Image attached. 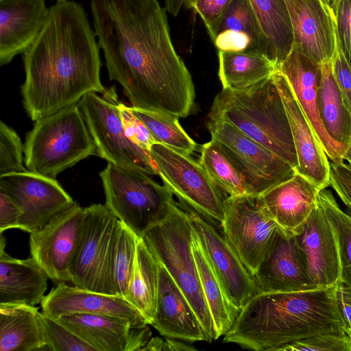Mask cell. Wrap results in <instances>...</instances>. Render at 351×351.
Segmentation results:
<instances>
[{
	"label": "cell",
	"mask_w": 351,
	"mask_h": 351,
	"mask_svg": "<svg viewBox=\"0 0 351 351\" xmlns=\"http://www.w3.org/2000/svg\"><path fill=\"white\" fill-rule=\"evenodd\" d=\"M90 10L109 77L132 107L186 117L195 106L194 84L158 1L90 0Z\"/></svg>",
	"instance_id": "6da1fadb"
},
{
	"label": "cell",
	"mask_w": 351,
	"mask_h": 351,
	"mask_svg": "<svg viewBox=\"0 0 351 351\" xmlns=\"http://www.w3.org/2000/svg\"><path fill=\"white\" fill-rule=\"evenodd\" d=\"M25 78L23 107L36 121L77 104L89 93L108 91L100 80L101 62L84 8L56 0L31 47L23 54Z\"/></svg>",
	"instance_id": "7a4b0ae2"
},
{
	"label": "cell",
	"mask_w": 351,
	"mask_h": 351,
	"mask_svg": "<svg viewBox=\"0 0 351 351\" xmlns=\"http://www.w3.org/2000/svg\"><path fill=\"white\" fill-rule=\"evenodd\" d=\"M337 285L258 292L241 309L223 342L255 351H277L311 337L346 333L336 298Z\"/></svg>",
	"instance_id": "3957f363"
},
{
	"label": "cell",
	"mask_w": 351,
	"mask_h": 351,
	"mask_svg": "<svg viewBox=\"0 0 351 351\" xmlns=\"http://www.w3.org/2000/svg\"><path fill=\"white\" fill-rule=\"evenodd\" d=\"M208 119L229 122L296 169L289 122L273 76L247 88H222Z\"/></svg>",
	"instance_id": "277c9868"
},
{
	"label": "cell",
	"mask_w": 351,
	"mask_h": 351,
	"mask_svg": "<svg viewBox=\"0 0 351 351\" xmlns=\"http://www.w3.org/2000/svg\"><path fill=\"white\" fill-rule=\"evenodd\" d=\"M91 155L96 147L78 103L36 121L24 145L27 170L53 179Z\"/></svg>",
	"instance_id": "5b68a950"
},
{
	"label": "cell",
	"mask_w": 351,
	"mask_h": 351,
	"mask_svg": "<svg viewBox=\"0 0 351 351\" xmlns=\"http://www.w3.org/2000/svg\"><path fill=\"white\" fill-rule=\"evenodd\" d=\"M193 226L189 212L174 202L167 217L143 239L184 293L200 322L206 341L211 342L216 340L215 326L193 252Z\"/></svg>",
	"instance_id": "8992f818"
},
{
	"label": "cell",
	"mask_w": 351,
	"mask_h": 351,
	"mask_svg": "<svg viewBox=\"0 0 351 351\" xmlns=\"http://www.w3.org/2000/svg\"><path fill=\"white\" fill-rule=\"evenodd\" d=\"M99 176L106 204L139 239L167 217L175 202L166 186L145 173L108 162Z\"/></svg>",
	"instance_id": "52a82bcc"
},
{
	"label": "cell",
	"mask_w": 351,
	"mask_h": 351,
	"mask_svg": "<svg viewBox=\"0 0 351 351\" xmlns=\"http://www.w3.org/2000/svg\"><path fill=\"white\" fill-rule=\"evenodd\" d=\"M99 97L89 93L78 102L96 147V155L119 167L158 175L149 152L133 142L125 130L114 91Z\"/></svg>",
	"instance_id": "ba28073f"
},
{
	"label": "cell",
	"mask_w": 351,
	"mask_h": 351,
	"mask_svg": "<svg viewBox=\"0 0 351 351\" xmlns=\"http://www.w3.org/2000/svg\"><path fill=\"white\" fill-rule=\"evenodd\" d=\"M149 152L164 185L183 205L221 223L225 198L198 162L160 143L153 144Z\"/></svg>",
	"instance_id": "9c48e42d"
},
{
	"label": "cell",
	"mask_w": 351,
	"mask_h": 351,
	"mask_svg": "<svg viewBox=\"0 0 351 351\" xmlns=\"http://www.w3.org/2000/svg\"><path fill=\"white\" fill-rule=\"evenodd\" d=\"M220 224L224 237L254 276L274 243L278 226L264 213L253 194L225 198Z\"/></svg>",
	"instance_id": "30bf717a"
},
{
	"label": "cell",
	"mask_w": 351,
	"mask_h": 351,
	"mask_svg": "<svg viewBox=\"0 0 351 351\" xmlns=\"http://www.w3.org/2000/svg\"><path fill=\"white\" fill-rule=\"evenodd\" d=\"M119 223L106 204L85 208L84 220L70 268L71 282L74 286L108 294V257Z\"/></svg>",
	"instance_id": "8fae6325"
},
{
	"label": "cell",
	"mask_w": 351,
	"mask_h": 351,
	"mask_svg": "<svg viewBox=\"0 0 351 351\" xmlns=\"http://www.w3.org/2000/svg\"><path fill=\"white\" fill-rule=\"evenodd\" d=\"M0 190L21 210L17 228L29 233L75 202L56 179L29 170L1 176Z\"/></svg>",
	"instance_id": "7c38bea8"
},
{
	"label": "cell",
	"mask_w": 351,
	"mask_h": 351,
	"mask_svg": "<svg viewBox=\"0 0 351 351\" xmlns=\"http://www.w3.org/2000/svg\"><path fill=\"white\" fill-rule=\"evenodd\" d=\"M207 128L239 165L253 195L289 177L295 170L228 121L208 119Z\"/></svg>",
	"instance_id": "4fadbf2b"
},
{
	"label": "cell",
	"mask_w": 351,
	"mask_h": 351,
	"mask_svg": "<svg viewBox=\"0 0 351 351\" xmlns=\"http://www.w3.org/2000/svg\"><path fill=\"white\" fill-rule=\"evenodd\" d=\"M84 217L85 208L74 202L40 230L30 233L31 256L51 280L71 282L70 268Z\"/></svg>",
	"instance_id": "5bb4252c"
},
{
	"label": "cell",
	"mask_w": 351,
	"mask_h": 351,
	"mask_svg": "<svg viewBox=\"0 0 351 351\" xmlns=\"http://www.w3.org/2000/svg\"><path fill=\"white\" fill-rule=\"evenodd\" d=\"M185 208L228 300L239 313L245 304L258 293L254 276L223 234L209 220L189 207Z\"/></svg>",
	"instance_id": "9a60e30c"
},
{
	"label": "cell",
	"mask_w": 351,
	"mask_h": 351,
	"mask_svg": "<svg viewBox=\"0 0 351 351\" xmlns=\"http://www.w3.org/2000/svg\"><path fill=\"white\" fill-rule=\"evenodd\" d=\"M321 65L293 47L291 52L278 66L290 84L295 97L330 161L336 165L344 162L348 144L333 139L324 129L321 121L317 88Z\"/></svg>",
	"instance_id": "2e32d148"
},
{
	"label": "cell",
	"mask_w": 351,
	"mask_h": 351,
	"mask_svg": "<svg viewBox=\"0 0 351 351\" xmlns=\"http://www.w3.org/2000/svg\"><path fill=\"white\" fill-rule=\"evenodd\" d=\"M304 258L308 275L317 288L336 286L341 267L333 228L318 205L305 222L293 232Z\"/></svg>",
	"instance_id": "e0dca14e"
},
{
	"label": "cell",
	"mask_w": 351,
	"mask_h": 351,
	"mask_svg": "<svg viewBox=\"0 0 351 351\" xmlns=\"http://www.w3.org/2000/svg\"><path fill=\"white\" fill-rule=\"evenodd\" d=\"M96 351H141L152 338L149 324L106 315L73 313L54 319Z\"/></svg>",
	"instance_id": "ac0fdd59"
},
{
	"label": "cell",
	"mask_w": 351,
	"mask_h": 351,
	"mask_svg": "<svg viewBox=\"0 0 351 351\" xmlns=\"http://www.w3.org/2000/svg\"><path fill=\"white\" fill-rule=\"evenodd\" d=\"M282 98L298 158L295 171L320 191L330 186V161L301 108L293 89L278 70L273 75Z\"/></svg>",
	"instance_id": "d6986e66"
},
{
	"label": "cell",
	"mask_w": 351,
	"mask_h": 351,
	"mask_svg": "<svg viewBox=\"0 0 351 351\" xmlns=\"http://www.w3.org/2000/svg\"><path fill=\"white\" fill-rule=\"evenodd\" d=\"M293 36V47L318 64L332 60L336 32L331 6L326 0H285Z\"/></svg>",
	"instance_id": "ffe728a7"
},
{
	"label": "cell",
	"mask_w": 351,
	"mask_h": 351,
	"mask_svg": "<svg viewBox=\"0 0 351 351\" xmlns=\"http://www.w3.org/2000/svg\"><path fill=\"white\" fill-rule=\"evenodd\" d=\"M254 278L258 293L317 288L308 277L304 258L293 234L280 227L268 254Z\"/></svg>",
	"instance_id": "44dd1931"
},
{
	"label": "cell",
	"mask_w": 351,
	"mask_h": 351,
	"mask_svg": "<svg viewBox=\"0 0 351 351\" xmlns=\"http://www.w3.org/2000/svg\"><path fill=\"white\" fill-rule=\"evenodd\" d=\"M320 190L298 172L257 195L264 213L280 228L294 232L317 206Z\"/></svg>",
	"instance_id": "7402d4cb"
},
{
	"label": "cell",
	"mask_w": 351,
	"mask_h": 351,
	"mask_svg": "<svg viewBox=\"0 0 351 351\" xmlns=\"http://www.w3.org/2000/svg\"><path fill=\"white\" fill-rule=\"evenodd\" d=\"M42 312L57 319L64 315L89 313L119 317L134 325L147 324L143 315L124 298L97 293L60 282L45 295Z\"/></svg>",
	"instance_id": "603a6c76"
},
{
	"label": "cell",
	"mask_w": 351,
	"mask_h": 351,
	"mask_svg": "<svg viewBox=\"0 0 351 351\" xmlns=\"http://www.w3.org/2000/svg\"><path fill=\"white\" fill-rule=\"evenodd\" d=\"M45 0H0V64L23 54L34 43L48 16Z\"/></svg>",
	"instance_id": "cb8c5ba5"
},
{
	"label": "cell",
	"mask_w": 351,
	"mask_h": 351,
	"mask_svg": "<svg viewBox=\"0 0 351 351\" xmlns=\"http://www.w3.org/2000/svg\"><path fill=\"white\" fill-rule=\"evenodd\" d=\"M151 326L165 337L190 343L206 341L205 332L192 306L160 263L156 308Z\"/></svg>",
	"instance_id": "d4e9b609"
},
{
	"label": "cell",
	"mask_w": 351,
	"mask_h": 351,
	"mask_svg": "<svg viewBox=\"0 0 351 351\" xmlns=\"http://www.w3.org/2000/svg\"><path fill=\"white\" fill-rule=\"evenodd\" d=\"M0 241V306L40 303L47 288V274L32 256L26 259L9 256L2 233Z\"/></svg>",
	"instance_id": "484cf974"
},
{
	"label": "cell",
	"mask_w": 351,
	"mask_h": 351,
	"mask_svg": "<svg viewBox=\"0 0 351 351\" xmlns=\"http://www.w3.org/2000/svg\"><path fill=\"white\" fill-rule=\"evenodd\" d=\"M40 313L34 306H0V351L45 349Z\"/></svg>",
	"instance_id": "4316f807"
},
{
	"label": "cell",
	"mask_w": 351,
	"mask_h": 351,
	"mask_svg": "<svg viewBox=\"0 0 351 351\" xmlns=\"http://www.w3.org/2000/svg\"><path fill=\"white\" fill-rule=\"evenodd\" d=\"M159 262L139 239L125 299L149 325L154 322L158 289Z\"/></svg>",
	"instance_id": "83f0119b"
},
{
	"label": "cell",
	"mask_w": 351,
	"mask_h": 351,
	"mask_svg": "<svg viewBox=\"0 0 351 351\" xmlns=\"http://www.w3.org/2000/svg\"><path fill=\"white\" fill-rule=\"evenodd\" d=\"M267 45V58L278 67L293 45L291 22L285 0H250Z\"/></svg>",
	"instance_id": "f1b7e54d"
},
{
	"label": "cell",
	"mask_w": 351,
	"mask_h": 351,
	"mask_svg": "<svg viewBox=\"0 0 351 351\" xmlns=\"http://www.w3.org/2000/svg\"><path fill=\"white\" fill-rule=\"evenodd\" d=\"M193 252L217 340L232 327L239 311L228 300L210 261L193 228Z\"/></svg>",
	"instance_id": "f546056e"
},
{
	"label": "cell",
	"mask_w": 351,
	"mask_h": 351,
	"mask_svg": "<svg viewBox=\"0 0 351 351\" xmlns=\"http://www.w3.org/2000/svg\"><path fill=\"white\" fill-rule=\"evenodd\" d=\"M219 77L223 88H243L271 77L278 70L265 55L219 51Z\"/></svg>",
	"instance_id": "4dcf8cb0"
},
{
	"label": "cell",
	"mask_w": 351,
	"mask_h": 351,
	"mask_svg": "<svg viewBox=\"0 0 351 351\" xmlns=\"http://www.w3.org/2000/svg\"><path fill=\"white\" fill-rule=\"evenodd\" d=\"M317 104L327 133L335 141L348 144L351 141V114L335 79L331 61L321 65Z\"/></svg>",
	"instance_id": "1f68e13d"
},
{
	"label": "cell",
	"mask_w": 351,
	"mask_h": 351,
	"mask_svg": "<svg viewBox=\"0 0 351 351\" xmlns=\"http://www.w3.org/2000/svg\"><path fill=\"white\" fill-rule=\"evenodd\" d=\"M198 162L216 186L228 196L252 194L237 162L215 138L203 145Z\"/></svg>",
	"instance_id": "d6a6232c"
},
{
	"label": "cell",
	"mask_w": 351,
	"mask_h": 351,
	"mask_svg": "<svg viewBox=\"0 0 351 351\" xmlns=\"http://www.w3.org/2000/svg\"><path fill=\"white\" fill-rule=\"evenodd\" d=\"M139 238L120 221L112 239L108 263L109 295L125 298Z\"/></svg>",
	"instance_id": "836d02e7"
},
{
	"label": "cell",
	"mask_w": 351,
	"mask_h": 351,
	"mask_svg": "<svg viewBox=\"0 0 351 351\" xmlns=\"http://www.w3.org/2000/svg\"><path fill=\"white\" fill-rule=\"evenodd\" d=\"M130 109L149 130L156 143L188 155L196 150V143L182 128L178 118L132 106Z\"/></svg>",
	"instance_id": "e575fe53"
},
{
	"label": "cell",
	"mask_w": 351,
	"mask_h": 351,
	"mask_svg": "<svg viewBox=\"0 0 351 351\" xmlns=\"http://www.w3.org/2000/svg\"><path fill=\"white\" fill-rule=\"evenodd\" d=\"M317 204L326 214L337 237L341 261V282L351 287V214L343 210L329 189L319 191Z\"/></svg>",
	"instance_id": "d590c367"
},
{
	"label": "cell",
	"mask_w": 351,
	"mask_h": 351,
	"mask_svg": "<svg viewBox=\"0 0 351 351\" xmlns=\"http://www.w3.org/2000/svg\"><path fill=\"white\" fill-rule=\"evenodd\" d=\"M225 30L247 34L251 40L249 51L267 57V45L250 0H232L223 15L218 32Z\"/></svg>",
	"instance_id": "8d00e7d4"
},
{
	"label": "cell",
	"mask_w": 351,
	"mask_h": 351,
	"mask_svg": "<svg viewBox=\"0 0 351 351\" xmlns=\"http://www.w3.org/2000/svg\"><path fill=\"white\" fill-rule=\"evenodd\" d=\"M45 349L53 351H96L70 329L56 319L40 313Z\"/></svg>",
	"instance_id": "74e56055"
},
{
	"label": "cell",
	"mask_w": 351,
	"mask_h": 351,
	"mask_svg": "<svg viewBox=\"0 0 351 351\" xmlns=\"http://www.w3.org/2000/svg\"><path fill=\"white\" fill-rule=\"evenodd\" d=\"M21 141L16 132L4 122H0V176L27 170L23 165Z\"/></svg>",
	"instance_id": "f35d334b"
},
{
	"label": "cell",
	"mask_w": 351,
	"mask_h": 351,
	"mask_svg": "<svg viewBox=\"0 0 351 351\" xmlns=\"http://www.w3.org/2000/svg\"><path fill=\"white\" fill-rule=\"evenodd\" d=\"M350 351L346 333L322 334L295 341L279 348L277 351Z\"/></svg>",
	"instance_id": "ab89813d"
},
{
	"label": "cell",
	"mask_w": 351,
	"mask_h": 351,
	"mask_svg": "<svg viewBox=\"0 0 351 351\" xmlns=\"http://www.w3.org/2000/svg\"><path fill=\"white\" fill-rule=\"evenodd\" d=\"M232 0H185L184 5L199 15L213 41L215 40L223 15Z\"/></svg>",
	"instance_id": "60d3db41"
},
{
	"label": "cell",
	"mask_w": 351,
	"mask_h": 351,
	"mask_svg": "<svg viewBox=\"0 0 351 351\" xmlns=\"http://www.w3.org/2000/svg\"><path fill=\"white\" fill-rule=\"evenodd\" d=\"M331 8L337 42L351 66V0H336Z\"/></svg>",
	"instance_id": "b9f144b4"
},
{
	"label": "cell",
	"mask_w": 351,
	"mask_h": 351,
	"mask_svg": "<svg viewBox=\"0 0 351 351\" xmlns=\"http://www.w3.org/2000/svg\"><path fill=\"white\" fill-rule=\"evenodd\" d=\"M123 126L128 136L147 151L156 143L146 126L132 113L130 107L119 102Z\"/></svg>",
	"instance_id": "7bdbcfd3"
},
{
	"label": "cell",
	"mask_w": 351,
	"mask_h": 351,
	"mask_svg": "<svg viewBox=\"0 0 351 351\" xmlns=\"http://www.w3.org/2000/svg\"><path fill=\"white\" fill-rule=\"evenodd\" d=\"M331 62L335 79L343 102L351 114V66L343 55L337 42Z\"/></svg>",
	"instance_id": "ee69618b"
},
{
	"label": "cell",
	"mask_w": 351,
	"mask_h": 351,
	"mask_svg": "<svg viewBox=\"0 0 351 351\" xmlns=\"http://www.w3.org/2000/svg\"><path fill=\"white\" fill-rule=\"evenodd\" d=\"M330 186L351 210V169L344 162L336 165L330 162Z\"/></svg>",
	"instance_id": "f6af8a7d"
},
{
	"label": "cell",
	"mask_w": 351,
	"mask_h": 351,
	"mask_svg": "<svg viewBox=\"0 0 351 351\" xmlns=\"http://www.w3.org/2000/svg\"><path fill=\"white\" fill-rule=\"evenodd\" d=\"M213 42L219 51H249L251 48V40L247 34L232 30L218 32Z\"/></svg>",
	"instance_id": "bcb514c9"
},
{
	"label": "cell",
	"mask_w": 351,
	"mask_h": 351,
	"mask_svg": "<svg viewBox=\"0 0 351 351\" xmlns=\"http://www.w3.org/2000/svg\"><path fill=\"white\" fill-rule=\"evenodd\" d=\"M21 210L14 201L0 190V232L17 228Z\"/></svg>",
	"instance_id": "7dc6e473"
},
{
	"label": "cell",
	"mask_w": 351,
	"mask_h": 351,
	"mask_svg": "<svg viewBox=\"0 0 351 351\" xmlns=\"http://www.w3.org/2000/svg\"><path fill=\"white\" fill-rule=\"evenodd\" d=\"M336 298L346 332H351V287L340 281L336 287Z\"/></svg>",
	"instance_id": "c3c4849f"
},
{
	"label": "cell",
	"mask_w": 351,
	"mask_h": 351,
	"mask_svg": "<svg viewBox=\"0 0 351 351\" xmlns=\"http://www.w3.org/2000/svg\"><path fill=\"white\" fill-rule=\"evenodd\" d=\"M165 351H191L196 350L195 348L189 346L184 341L169 337H165Z\"/></svg>",
	"instance_id": "681fc988"
},
{
	"label": "cell",
	"mask_w": 351,
	"mask_h": 351,
	"mask_svg": "<svg viewBox=\"0 0 351 351\" xmlns=\"http://www.w3.org/2000/svg\"><path fill=\"white\" fill-rule=\"evenodd\" d=\"M141 351H165V339L159 337H152Z\"/></svg>",
	"instance_id": "f907efd6"
},
{
	"label": "cell",
	"mask_w": 351,
	"mask_h": 351,
	"mask_svg": "<svg viewBox=\"0 0 351 351\" xmlns=\"http://www.w3.org/2000/svg\"><path fill=\"white\" fill-rule=\"evenodd\" d=\"M165 10L171 15L176 16L182 6L184 5L185 0H165Z\"/></svg>",
	"instance_id": "816d5d0a"
},
{
	"label": "cell",
	"mask_w": 351,
	"mask_h": 351,
	"mask_svg": "<svg viewBox=\"0 0 351 351\" xmlns=\"http://www.w3.org/2000/svg\"><path fill=\"white\" fill-rule=\"evenodd\" d=\"M344 163L351 169V141L348 143V147L343 157Z\"/></svg>",
	"instance_id": "f5cc1de1"
},
{
	"label": "cell",
	"mask_w": 351,
	"mask_h": 351,
	"mask_svg": "<svg viewBox=\"0 0 351 351\" xmlns=\"http://www.w3.org/2000/svg\"><path fill=\"white\" fill-rule=\"evenodd\" d=\"M336 0H326V1L332 7V5H333L334 2Z\"/></svg>",
	"instance_id": "db71d44e"
},
{
	"label": "cell",
	"mask_w": 351,
	"mask_h": 351,
	"mask_svg": "<svg viewBox=\"0 0 351 351\" xmlns=\"http://www.w3.org/2000/svg\"><path fill=\"white\" fill-rule=\"evenodd\" d=\"M346 334L348 335L349 337V339H350V351H351V332H347Z\"/></svg>",
	"instance_id": "11a10c76"
}]
</instances>
